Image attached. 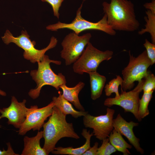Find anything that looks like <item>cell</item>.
Returning <instances> with one entry per match:
<instances>
[{"mask_svg": "<svg viewBox=\"0 0 155 155\" xmlns=\"http://www.w3.org/2000/svg\"><path fill=\"white\" fill-rule=\"evenodd\" d=\"M66 117V115L54 106L48 120L43 125L44 144L42 148L48 155L54 150L56 144L61 138H80L74 131L73 124L68 123Z\"/></svg>", "mask_w": 155, "mask_h": 155, "instance_id": "7a4b0ae2", "label": "cell"}, {"mask_svg": "<svg viewBox=\"0 0 155 155\" xmlns=\"http://www.w3.org/2000/svg\"><path fill=\"white\" fill-rule=\"evenodd\" d=\"M102 5L107 22L114 30L132 32L139 29L140 24L131 1L111 0L110 3L104 1Z\"/></svg>", "mask_w": 155, "mask_h": 155, "instance_id": "6da1fadb", "label": "cell"}, {"mask_svg": "<svg viewBox=\"0 0 155 155\" xmlns=\"http://www.w3.org/2000/svg\"><path fill=\"white\" fill-rule=\"evenodd\" d=\"M91 88V97L93 100L98 98L102 95L106 81V77L96 71L89 72Z\"/></svg>", "mask_w": 155, "mask_h": 155, "instance_id": "ac0fdd59", "label": "cell"}, {"mask_svg": "<svg viewBox=\"0 0 155 155\" xmlns=\"http://www.w3.org/2000/svg\"><path fill=\"white\" fill-rule=\"evenodd\" d=\"M82 135L86 139L85 143L79 147L74 148L72 147L66 148L62 147H55L51 153L55 154L69 155H82L90 147V139L93 135L92 132L90 133V131H87L86 129H83L81 133Z\"/></svg>", "mask_w": 155, "mask_h": 155, "instance_id": "9a60e30c", "label": "cell"}, {"mask_svg": "<svg viewBox=\"0 0 155 155\" xmlns=\"http://www.w3.org/2000/svg\"><path fill=\"white\" fill-rule=\"evenodd\" d=\"M115 110L108 108L104 115L94 116L87 113L84 116L83 121L85 127L93 129V135L100 140L108 137L114 129L113 125Z\"/></svg>", "mask_w": 155, "mask_h": 155, "instance_id": "9c48e42d", "label": "cell"}, {"mask_svg": "<svg viewBox=\"0 0 155 155\" xmlns=\"http://www.w3.org/2000/svg\"><path fill=\"white\" fill-rule=\"evenodd\" d=\"M123 82V78L119 75H117L116 78L112 79L104 87V91L106 95L110 96L112 93L115 94L114 98L117 99L120 97L118 88L119 85H121Z\"/></svg>", "mask_w": 155, "mask_h": 155, "instance_id": "7402d4cb", "label": "cell"}, {"mask_svg": "<svg viewBox=\"0 0 155 155\" xmlns=\"http://www.w3.org/2000/svg\"><path fill=\"white\" fill-rule=\"evenodd\" d=\"M146 16L144 17L146 22L145 28H142L138 34L142 35L146 32L150 34L152 43L155 44V13L147 9L146 11Z\"/></svg>", "mask_w": 155, "mask_h": 155, "instance_id": "ffe728a7", "label": "cell"}, {"mask_svg": "<svg viewBox=\"0 0 155 155\" xmlns=\"http://www.w3.org/2000/svg\"><path fill=\"white\" fill-rule=\"evenodd\" d=\"M1 38L5 44L7 45L10 43H13L23 49L24 58L33 63L41 61L46 52L55 47L58 42L56 38L52 36L46 47L41 50L36 49L34 47L36 42L31 40L29 35L26 30H22L21 34L16 37L9 30H7Z\"/></svg>", "mask_w": 155, "mask_h": 155, "instance_id": "277c9868", "label": "cell"}, {"mask_svg": "<svg viewBox=\"0 0 155 155\" xmlns=\"http://www.w3.org/2000/svg\"><path fill=\"white\" fill-rule=\"evenodd\" d=\"M43 138L42 131H38L36 135L33 137L25 136L23 139L24 148L21 155H48L40 145V140Z\"/></svg>", "mask_w": 155, "mask_h": 155, "instance_id": "5bb4252c", "label": "cell"}, {"mask_svg": "<svg viewBox=\"0 0 155 155\" xmlns=\"http://www.w3.org/2000/svg\"><path fill=\"white\" fill-rule=\"evenodd\" d=\"M26 100H24L19 102L15 96H12L10 105L7 107L0 108V119L7 118L8 125L19 129L25 119L28 109L26 106Z\"/></svg>", "mask_w": 155, "mask_h": 155, "instance_id": "7c38bea8", "label": "cell"}, {"mask_svg": "<svg viewBox=\"0 0 155 155\" xmlns=\"http://www.w3.org/2000/svg\"><path fill=\"white\" fill-rule=\"evenodd\" d=\"M58 97L54 96L52 101L54 102L55 106L58 108L64 115H71L73 117L77 118L79 117L85 115L88 112L77 111L75 110L69 102L65 99L63 97L60 91L58 92Z\"/></svg>", "mask_w": 155, "mask_h": 155, "instance_id": "e0dca14e", "label": "cell"}, {"mask_svg": "<svg viewBox=\"0 0 155 155\" xmlns=\"http://www.w3.org/2000/svg\"><path fill=\"white\" fill-rule=\"evenodd\" d=\"M55 106L52 101L47 106L38 108L37 105L31 106L28 108L25 119L18 131L21 135H25L31 129L34 131H39L42 127L45 121L51 115Z\"/></svg>", "mask_w": 155, "mask_h": 155, "instance_id": "30bf717a", "label": "cell"}, {"mask_svg": "<svg viewBox=\"0 0 155 155\" xmlns=\"http://www.w3.org/2000/svg\"><path fill=\"white\" fill-rule=\"evenodd\" d=\"M43 2L48 3L52 7L54 15L58 19L59 18V11L62 3L64 0H41Z\"/></svg>", "mask_w": 155, "mask_h": 155, "instance_id": "484cf974", "label": "cell"}, {"mask_svg": "<svg viewBox=\"0 0 155 155\" xmlns=\"http://www.w3.org/2000/svg\"><path fill=\"white\" fill-rule=\"evenodd\" d=\"M84 82H80L75 86L69 87L66 84L61 85L59 88L63 91L62 95L64 98L71 102L80 111H84L85 109L81 104L78 98V94L85 86Z\"/></svg>", "mask_w": 155, "mask_h": 155, "instance_id": "2e32d148", "label": "cell"}, {"mask_svg": "<svg viewBox=\"0 0 155 155\" xmlns=\"http://www.w3.org/2000/svg\"><path fill=\"white\" fill-rule=\"evenodd\" d=\"M144 83L142 90L144 92H149L154 91L155 89V76L150 71L148 72L143 78Z\"/></svg>", "mask_w": 155, "mask_h": 155, "instance_id": "603a6c76", "label": "cell"}, {"mask_svg": "<svg viewBox=\"0 0 155 155\" xmlns=\"http://www.w3.org/2000/svg\"><path fill=\"white\" fill-rule=\"evenodd\" d=\"M129 55V63L122 71L123 82L121 89L124 91L132 89L135 81L142 79L148 72V68L152 65L146 50L136 57L131 55L130 51Z\"/></svg>", "mask_w": 155, "mask_h": 155, "instance_id": "8992f818", "label": "cell"}, {"mask_svg": "<svg viewBox=\"0 0 155 155\" xmlns=\"http://www.w3.org/2000/svg\"><path fill=\"white\" fill-rule=\"evenodd\" d=\"M7 147V150L3 148L2 151L0 150V155H18V154L15 153L13 151L11 144L9 142L6 143Z\"/></svg>", "mask_w": 155, "mask_h": 155, "instance_id": "4316f807", "label": "cell"}, {"mask_svg": "<svg viewBox=\"0 0 155 155\" xmlns=\"http://www.w3.org/2000/svg\"><path fill=\"white\" fill-rule=\"evenodd\" d=\"M79 59L73 63V69L76 73L96 71L100 64L104 60H109L113 57V52L111 50L101 51L89 42Z\"/></svg>", "mask_w": 155, "mask_h": 155, "instance_id": "52a82bcc", "label": "cell"}, {"mask_svg": "<svg viewBox=\"0 0 155 155\" xmlns=\"http://www.w3.org/2000/svg\"><path fill=\"white\" fill-rule=\"evenodd\" d=\"M153 92H144L141 98L140 99L137 112L138 121L139 122L150 113L148 106L152 98Z\"/></svg>", "mask_w": 155, "mask_h": 155, "instance_id": "44dd1931", "label": "cell"}, {"mask_svg": "<svg viewBox=\"0 0 155 155\" xmlns=\"http://www.w3.org/2000/svg\"><path fill=\"white\" fill-rule=\"evenodd\" d=\"M84 1L83 0L82 3L77 11L75 18L71 23L67 24L59 21L56 23L47 26L46 29L56 31L59 29H68L73 30L78 34L86 30H97L104 32L111 36H115L116 32L108 24L107 16L105 14H104L100 20L96 22L88 21L82 18L81 15V10Z\"/></svg>", "mask_w": 155, "mask_h": 155, "instance_id": "5b68a950", "label": "cell"}, {"mask_svg": "<svg viewBox=\"0 0 155 155\" xmlns=\"http://www.w3.org/2000/svg\"><path fill=\"white\" fill-rule=\"evenodd\" d=\"M143 45L146 49L147 55L151 60L152 65L155 63V44L151 43L146 39Z\"/></svg>", "mask_w": 155, "mask_h": 155, "instance_id": "d4e9b609", "label": "cell"}, {"mask_svg": "<svg viewBox=\"0 0 155 155\" xmlns=\"http://www.w3.org/2000/svg\"><path fill=\"white\" fill-rule=\"evenodd\" d=\"M108 138L110 143L117 150L122 153L124 155H128L130 154L128 149L131 148L132 145L125 140L119 132L113 129Z\"/></svg>", "mask_w": 155, "mask_h": 155, "instance_id": "d6986e66", "label": "cell"}, {"mask_svg": "<svg viewBox=\"0 0 155 155\" xmlns=\"http://www.w3.org/2000/svg\"><path fill=\"white\" fill-rule=\"evenodd\" d=\"M91 37L90 33L80 36L73 32L65 37L61 43L63 49L60 55L66 66L73 63L79 59Z\"/></svg>", "mask_w": 155, "mask_h": 155, "instance_id": "ba28073f", "label": "cell"}, {"mask_svg": "<svg viewBox=\"0 0 155 155\" xmlns=\"http://www.w3.org/2000/svg\"><path fill=\"white\" fill-rule=\"evenodd\" d=\"M98 142H96L92 147H90L82 155H96L98 148Z\"/></svg>", "mask_w": 155, "mask_h": 155, "instance_id": "83f0119b", "label": "cell"}, {"mask_svg": "<svg viewBox=\"0 0 155 155\" xmlns=\"http://www.w3.org/2000/svg\"><path fill=\"white\" fill-rule=\"evenodd\" d=\"M144 79L138 82L136 87L132 90L126 92L121 89L119 98H108L104 102V106L108 107L114 105L119 106L124 110L125 112H130L138 121V110L140 98L139 94L142 91Z\"/></svg>", "mask_w": 155, "mask_h": 155, "instance_id": "8fae6325", "label": "cell"}, {"mask_svg": "<svg viewBox=\"0 0 155 155\" xmlns=\"http://www.w3.org/2000/svg\"><path fill=\"white\" fill-rule=\"evenodd\" d=\"M0 95L2 96H6V94L5 92L0 90Z\"/></svg>", "mask_w": 155, "mask_h": 155, "instance_id": "f546056e", "label": "cell"}, {"mask_svg": "<svg viewBox=\"0 0 155 155\" xmlns=\"http://www.w3.org/2000/svg\"><path fill=\"white\" fill-rule=\"evenodd\" d=\"M37 63L38 69L32 70L30 73L37 84L36 87L30 90L28 93L30 96L34 99L39 96L41 88L44 86L50 85L59 90L61 85L66 84L67 82L65 76L61 73L56 74L50 66L51 63L61 65L60 61L51 60L48 55H45L42 59Z\"/></svg>", "mask_w": 155, "mask_h": 155, "instance_id": "3957f363", "label": "cell"}, {"mask_svg": "<svg viewBox=\"0 0 155 155\" xmlns=\"http://www.w3.org/2000/svg\"><path fill=\"white\" fill-rule=\"evenodd\" d=\"M101 146L98 148L96 155H110L117 151L109 142L108 137L102 140Z\"/></svg>", "mask_w": 155, "mask_h": 155, "instance_id": "cb8c5ba5", "label": "cell"}, {"mask_svg": "<svg viewBox=\"0 0 155 155\" xmlns=\"http://www.w3.org/2000/svg\"><path fill=\"white\" fill-rule=\"evenodd\" d=\"M113 125L114 129L125 136L137 152L142 154L144 153V151L139 143L140 140L136 137L133 130L134 127L138 126V123L132 121L128 122L119 113L113 119Z\"/></svg>", "mask_w": 155, "mask_h": 155, "instance_id": "4fadbf2b", "label": "cell"}, {"mask_svg": "<svg viewBox=\"0 0 155 155\" xmlns=\"http://www.w3.org/2000/svg\"><path fill=\"white\" fill-rule=\"evenodd\" d=\"M144 6L146 9L155 13V0H152L151 2L145 3Z\"/></svg>", "mask_w": 155, "mask_h": 155, "instance_id": "f1b7e54d", "label": "cell"}]
</instances>
